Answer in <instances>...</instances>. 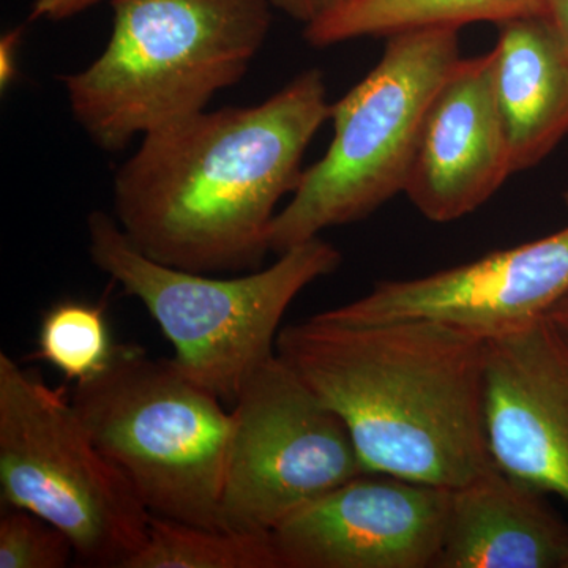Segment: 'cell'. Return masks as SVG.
I'll return each mask as SVG.
<instances>
[{
  "mask_svg": "<svg viewBox=\"0 0 568 568\" xmlns=\"http://www.w3.org/2000/svg\"><path fill=\"white\" fill-rule=\"evenodd\" d=\"M331 108L323 71L308 69L263 103L204 110L144 134L114 175L115 222L156 263L257 271L276 205L297 189Z\"/></svg>",
  "mask_w": 568,
  "mask_h": 568,
  "instance_id": "6da1fadb",
  "label": "cell"
},
{
  "mask_svg": "<svg viewBox=\"0 0 568 568\" xmlns=\"http://www.w3.org/2000/svg\"><path fill=\"white\" fill-rule=\"evenodd\" d=\"M485 343L426 320L290 324L276 354L342 418L366 473L455 489L493 466Z\"/></svg>",
  "mask_w": 568,
  "mask_h": 568,
  "instance_id": "7a4b0ae2",
  "label": "cell"
},
{
  "mask_svg": "<svg viewBox=\"0 0 568 568\" xmlns=\"http://www.w3.org/2000/svg\"><path fill=\"white\" fill-rule=\"evenodd\" d=\"M102 54L62 78L74 121L106 152L207 110L245 77L272 28L268 0H111Z\"/></svg>",
  "mask_w": 568,
  "mask_h": 568,
  "instance_id": "3957f363",
  "label": "cell"
},
{
  "mask_svg": "<svg viewBox=\"0 0 568 568\" xmlns=\"http://www.w3.org/2000/svg\"><path fill=\"white\" fill-rule=\"evenodd\" d=\"M88 235L92 263L144 305L174 346L175 366L226 403L276 354L295 298L342 264L338 248L315 237L268 267L222 278L156 263L104 212L89 215Z\"/></svg>",
  "mask_w": 568,
  "mask_h": 568,
  "instance_id": "277c9868",
  "label": "cell"
},
{
  "mask_svg": "<svg viewBox=\"0 0 568 568\" xmlns=\"http://www.w3.org/2000/svg\"><path fill=\"white\" fill-rule=\"evenodd\" d=\"M462 58L459 29L387 37L375 69L332 103L334 138L276 213L268 233L271 252L280 254L328 227L361 222L405 193L426 112Z\"/></svg>",
  "mask_w": 568,
  "mask_h": 568,
  "instance_id": "5b68a950",
  "label": "cell"
},
{
  "mask_svg": "<svg viewBox=\"0 0 568 568\" xmlns=\"http://www.w3.org/2000/svg\"><path fill=\"white\" fill-rule=\"evenodd\" d=\"M71 403L149 514L224 529L233 413L220 396L190 379L173 361L118 346L103 373L77 384Z\"/></svg>",
  "mask_w": 568,
  "mask_h": 568,
  "instance_id": "8992f818",
  "label": "cell"
},
{
  "mask_svg": "<svg viewBox=\"0 0 568 568\" xmlns=\"http://www.w3.org/2000/svg\"><path fill=\"white\" fill-rule=\"evenodd\" d=\"M2 503L39 515L70 538L82 566L125 568L151 514L93 443L77 407L37 369L0 353Z\"/></svg>",
  "mask_w": 568,
  "mask_h": 568,
  "instance_id": "52a82bcc",
  "label": "cell"
},
{
  "mask_svg": "<svg viewBox=\"0 0 568 568\" xmlns=\"http://www.w3.org/2000/svg\"><path fill=\"white\" fill-rule=\"evenodd\" d=\"M224 529L272 532L298 507L366 473L342 418L275 354L234 402Z\"/></svg>",
  "mask_w": 568,
  "mask_h": 568,
  "instance_id": "ba28073f",
  "label": "cell"
},
{
  "mask_svg": "<svg viewBox=\"0 0 568 568\" xmlns=\"http://www.w3.org/2000/svg\"><path fill=\"white\" fill-rule=\"evenodd\" d=\"M568 294V226L473 263L376 283L364 297L323 312L339 323L426 320L495 338L547 316Z\"/></svg>",
  "mask_w": 568,
  "mask_h": 568,
  "instance_id": "9c48e42d",
  "label": "cell"
},
{
  "mask_svg": "<svg viewBox=\"0 0 568 568\" xmlns=\"http://www.w3.org/2000/svg\"><path fill=\"white\" fill-rule=\"evenodd\" d=\"M450 489L364 473L274 530L282 568H435Z\"/></svg>",
  "mask_w": 568,
  "mask_h": 568,
  "instance_id": "30bf717a",
  "label": "cell"
},
{
  "mask_svg": "<svg viewBox=\"0 0 568 568\" xmlns=\"http://www.w3.org/2000/svg\"><path fill=\"white\" fill-rule=\"evenodd\" d=\"M484 410L493 465L568 503V343L547 316L487 339Z\"/></svg>",
  "mask_w": 568,
  "mask_h": 568,
  "instance_id": "8fae6325",
  "label": "cell"
},
{
  "mask_svg": "<svg viewBox=\"0 0 568 568\" xmlns=\"http://www.w3.org/2000/svg\"><path fill=\"white\" fill-rule=\"evenodd\" d=\"M515 174L493 82L491 51L459 59L436 92L405 194L425 219L457 222Z\"/></svg>",
  "mask_w": 568,
  "mask_h": 568,
  "instance_id": "7c38bea8",
  "label": "cell"
},
{
  "mask_svg": "<svg viewBox=\"0 0 568 568\" xmlns=\"http://www.w3.org/2000/svg\"><path fill=\"white\" fill-rule=\"evenodd\" d=\"M435 568H568V525L544 491L493 465L450 489Z\"/></svg>",
  "mask_w": 568,
  "mask_h": 568,
  "instance_id": "4fadbf2b",
  "label": "cell"
},
{
  "mask_svg": "<svg viewBox=\"0 0 568 568\" xmlns=\"http://www.w3.org/2000/svg\"><path fill=\"white\" fill-rule=\"evenodd\" d=\"M493 82L515 173L530 170L568 134V41L540 13L497 24Z\"/></svg>",
  "mask_w": 568,
  "mask_h": 568,
  "instance_id": "5bb4252c",
  "label": "cell"
},
{
  "mask_svg": "<svg viewBox=\"0 0 568 568\" xmlns=\"http://www.w3.org/2000/svg\"><path fill=\"white\" fill-rule=\"evenodd\" d=\"M538 13V0H347L305 26L304 37L316 48L358 39H387L426 28H465L474 22L500 24Z\"/></svg>",
  "mask_w": 568,
  "mask_h": 568,
  "instance_id": "9a60e30c",
  "label": "cell"
},
{
  "mask_svg": "<svg viewBox=\"0 0 568 568\" xmlns=\"http://www.w3.org/2000/svg\"><path fill=\"white\" fill-rule=\"evenodd\" d=\"M125 568H282L272 532L211 529L162 517Z\"/></svg>",
  "mask_w": 568,
  "mask_h": 568,
  "instance_id": "2e32d148",
  "label": "cell"
},
{
  "mask_svg": "<svg viewBox=\"0 0 568 568\" xmlns=\"http://www.w3.org/2000/svg\"><path fill=\"white\" fill-rule=\"evenodd\" d=\"M118 346L102 306L89 302H55L40 321L36 357L74 383H84L111 365Z\"/></svg>",
  "mask_w": 568,
  "mask_h": 568,
  "instance_id": "e0dca14e",
  "label": "cell"
},
{
  "mask_svg": "<svg viewBox=\"0 0 568 568\" xmlns=\"http://www.w3.org/2000/svg\"><path fill=\"white\" fill-rule=\"evenodd\" d=\"M70 538L22 508H3L0 518V568H63L73 558Z\"/></svg>",
  "mask_w": 568,
  "mask_h": 568,
  "instance_id": "ac0fdd59",
  "label": "cell"
},
{
  "mask_svg": "<svg viewBox=\"0 0 568 568\" xmlns=\"http://www.w3.org/2000/svg\"><path fill=\"white\" fill-rule=\"evenodd\" d=\"M268 2L274 10L282 11L294 21L308 26L323 18L328 11L338 9L347 0H268Z\"/></svg>",
  "mask_w": 568,
  "mask_h": 568,
  "instance_id": "d6986e66",
  "label": "cell"
},
{
  "mask_svg": "<svg viewBox=\"0 0 568 568\" xmlns=\"http://www.w3.org/2000/svg\"><path fill=\"white\" fill-rule=\"evenodd\" d=\"M103 0H36L31 7L32 21L59 22L84 13Z\"/></svg>",
  "mask_w": 568,
  "mask_h": 568,
  "instance_id": "ffe728a7",
  "label": "cell"
},
{
  "mask_svg": "<svg viewBox=\"0 0 568 568\" xmlns=\"http://www.w3.org/2000/svg\"><path fill=\"white\" fill-rule=\"evenodd\" d=\"M22 33L24 29L17 28L7 32L0 40L2 41L0 43V84L3 91L10 88L18 74V54H20Z\"/></svg>",
  "mask_w": 568,
  "mask_h": 568,
  "instance_id": "44dd1931",
  "label": "cell"
},
{
  "mask_svg": "<svg viewBox=\"0 0 568 568\" xmlns=\"http://www.w3.org/2000/svg\"><path fill=\"white\" fill-rule=\"evenodd\" d=\"M538 13L544 14L568 41V0H538Z\"/></svg>",
  "mask_w": 568,
  "mask_h": 568,
  "instance_id": "7402d4cb",
  "label": "cell"
},
{
  "mask_svg": "<svg viewBox=\"0 0 568 568\" xmlns=\"http://www.w3.org/2000/svg\"><path fill=\"white\" fill-rule=\"evenodd\" d=\"M547 317L549 323L555 325L556 331H558L568 343V294L564 295L558 304H555L549 308Z\"/></svg>",
  "mask_w": 568,
  "mask_h": 568,
  "instance_id": "603a6c76",
  "label": "cell"
},
{
  "mask_svg": "<svg viewBox=\"0 0 568 568\" xmlns=\"http://www.w3.org/2000/svg\"><path fill=\"white\" fill-rule=\"evenodd\" d=\"M564 201H566L567 207H568V186L566 189V193H564Z\"/></svg>",
  "mask_w": 568,
  "mask_h": 568,
  "instance_id": "cb8c5ba5",
  "label": "cell"
}]
</instances>
